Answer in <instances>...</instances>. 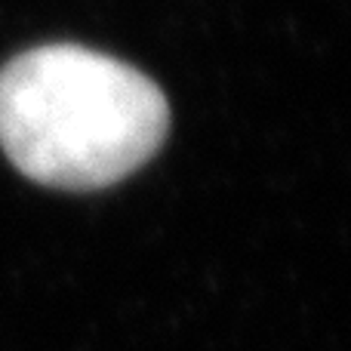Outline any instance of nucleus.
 I'll return each instance as SVG.
<instances>
[{"label": "nucleus", "mask_w": 351, "mask_h": 351, "mask_svg": "<svg viewBox=\"0 0 351 351\" xmlns=\"http://www.w3.org/2000/svg\"><path fill=\"white\" fill-rule=\"evenodd\" d=\"M167 130L164 90L114 56L49 43L0 68V148L40 185L108 188L145 167Z\"/></svg>", "instance_id": "1"}]
</instances>
